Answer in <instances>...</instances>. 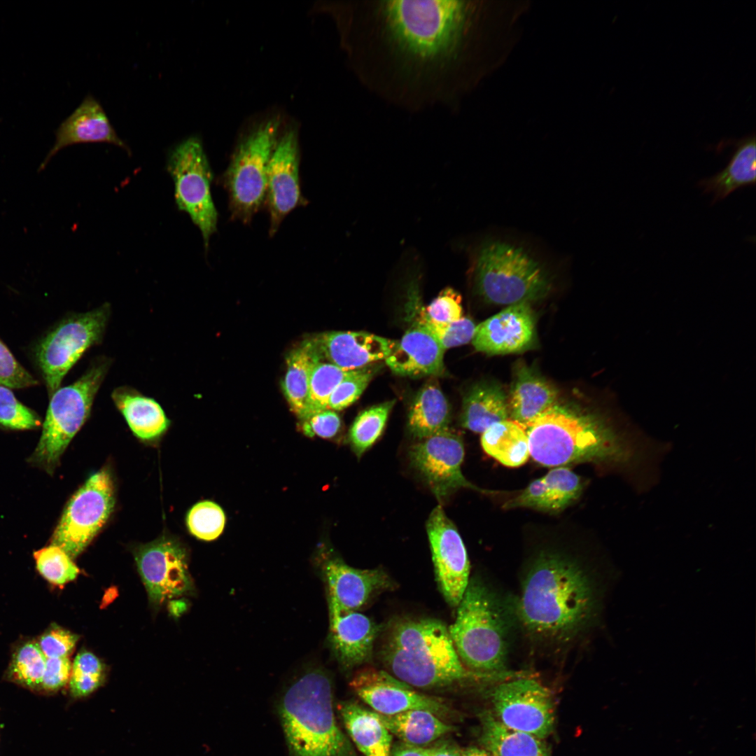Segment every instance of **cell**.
<instances>
[{
    "instance_id": "7dc6e473",
    "label": "cell",
    "mask_w": 756,
    "mask_h": 756,
    "mask_svg": "<svg viewBox=\"0 0 756 756\" xmlns=\"http://www.w3.org/2000/svg\"><path fill=\"white\" fill-rule=\"evenodd\" d=\"M302 421V431L309 437L333 438L342 426L340 416L329 409L316 412Z\"/></svg>"
},
{
    "instance_id": "4fadbf2b",
    "label": "cell",
    "mask_w": 756,
    "mask_h": 756,
    "mask_svg": "<svg viewBox=\"0 0 756 756\" xmlns=\"http://www.w3.org/2000/svg\"><path fill=\"white\" fill-rule=\"evenodd\" d=\"M463 440L449 428L421 439L410 449L412 464L439 500L460 488L482 491L463 475Z\"/></svg>"
},
{
    "instance_id": "7402d4cb",
    "label": "cell",
    "mask_w": 756,
    "mask_h": 756,
    "mask_svg": "<svg viewBox=\"0 0 756 756\" xmlns=\"http://www.w3.org/2000/svg\"><path fill=\"white\" fill-rule=\"evenodd\" d=\"M328 601L329 640L337 661L345 668L365 664L372 657L379 627L365 615Z\"/></svg>"
},
{
    "instance_id": "60d3db41",
    "label": "cell",
    "mask_w": 756,
    "mask_h": 756,
    "mask_svg": "<svg viewBox=\"0 0 756 756\" xmlns=\"http://www.w3.org/2000/svg\"><path fill=\"white\" fill-rule=\"evenodd\" d=\"M40 418L20 402L13 391L0 385V425L15 430L32 429L40 425Z\"/></svg>"
},
{
    "instance_id": "f907efd6",
    "label": "cell",
    "mask_w": 756,
    "mask_h": 756,
    "mask_svg": "<svg viewBox=\"0 0 756 756\" xmlns=\"http://www.w3.org/2000/svg\"><path fill=\"white\" fill-rule=\"evenodd\" d=\"M104 676H82L71 674L70 690L75 696H87L93 692L102 684Z\"/></svg>"
},
{
    "instance_id": "ffe728a7",
    "label": "cell",
    "mask_w": 756,
    "mask_h": 756,
    "mask_svg": "<svg viewBox=\"0 0 756 756\" xmlns=\"http://www.w3.org/2000/svg\"><path fill=\"white\" fill-rule=\"evenodd\" d=\"M88 143L113 144L131 154L130 146L118 136L100 103L91 94L87 95L80 105L55 131V141L38 167L45 169L51 159L65 147Z\"/></svg>"
},
{
    "instance_id": "d590c367",
    "label": "cell",
    "mask_w": 756,
    "mask_h": 756,
    "mask_svg": "<svg viewBox=\"0 0 756 756\" xmlns=\"http://www.w3.org/2000/svg\"><path fill=\"white\" fill-rule=\"evenodd\" d=\"M39 573L49 582L62 586L74 580L79 569L59 547L51 544L34 553Z\"/></svg>"
},
{
    "instance_id": "d4e9b609",
    "label": "cell",
    "mask_w": 756,
    "mask_h": 756,
    "mask_svg": "<svg viewBox=\"0 0 756 756\" xmlns=\"http://www.w3.org/2000/svg\"><path fill=\"white\" fill-rule=\"evenodd\" d=\"M111 396L136 437L143 440H151L160 437L168 430L170 420L154 398L126 385L115 388Z\"/></svg>"
},
{
    "instance_id": "f6af8a7d",
    "label": "cell",
    "mask_w": 756,
    "mask_h": 756,
    "mask_svg": "<svg viewBox=\"0 0 756 756\" xmlns=\"http://www.w3.org/2000/svg\"><path fill=\"white\" fill-rule=\"evenodd\" d=\"M78 639L76 634L55 626L43 634L37 643L46 659L68 657Z\"/></svg>"
},
{
    "instance_id": "e0dca14e",
    "label": "cell",
    "mask_w": 756,
    "mask_h": 756,
    "mask_svg": "<svg viewBox=\"0 0 756 756\" xmlns=\"http://www.w3.org/2000/svg\"><path fill=\"white\" fill-rule=\"evenodd\" d=\"M270 216V235L284 218L303 204L299 178V150L295 131L286 132L272 154L267 178L266 198Z\"/></svg>"
},
{
    "instance_id": "83f0119b",
    "label": "cell",
    "mask_w": 756,
    "mask_h": 756,
    "mask_svg": "<svg viewBox=\"0 0 756 756\" xmlns=\"http://www.w3.org/2000/svg\"><path fill=\"white\" fill-rule=\"evenodd\" d=\"M755 136L748 135L736 141L735 150L724 170L698 182L704 193L713 195V204L737 189L755 184Z\"/></svg>"
},
{
    "instance_id": "7c38bea8",
    "label": "cell",
    "mask_w": 756,
    "mask_h": 756,
    "mask_svg": "<svg viewBox=\"0 0 756 756\" xmlns=\"http://www.w3.org/2000/svg\"><path fill=\"white\" fill-rule=\"evenodd\" d=\"M493 715L505 727L545 739L554 729L555 706L550 690L536 680L515 678L491 693Z\"/></svg>"
},
{
    "instance_id": "484cf974",
    "label": "cell",
    "mask_w": 756,
    "mask_h": 756,
    "mask_svg": "<svg viewBox=\"0 0 756 756\" xmlns=\"http://www.w3.org/2000/svg\"><path fill=\"white\" fill-rule=\"evenodd\" d=\"M337 710L352 741L364 756H391L392 735L374 711L345 701Z\"/></svg>"
},
{
    "instance_id": "52a82bcc",
    "label": "cell",
    "mask_w": 756,
    "mask_h": 756,
    "mask_svg": "<svg viewBox=\"0 0 756 756\" xmlns=\"http://www.w3.org/2000/svg\"><path fill=\"white\" fill-rule=\"evenodd\" d=\"M112 365L99 356L74 383L59 387L50 396L41 438L31 459L51 470L70 441L89 418L95 397Z\"/></svg>"
},
{
    "instance_id": "ee69618b",
    "label": "cell",
    "mask_w": 756,
    "mask_h": 756,
    "mask_svg": "<svg viewBox=\"0 0 756 756\" xmlns=\"http://www.w3.org/2000/svg\"><path fill=\"white\" fill-rule=\"evenodd\" d=\"M37 384V380L0 340V385L9 388H23Z\"/></svg>"
},
{
    "instance_id": "3957f363",
    "label": "cell",
    "mask_w": 756,
    "mask_h": 756,
    "mask_svg": "<svg viewBox=\"0 0 756 756\" xmlns=\"http://www.w3.org/2000/svg\"><path fill=\"white\" fill-rule=\"evenodd\" d=\"M380 656L391 675L412 687L440 689L490 678L463 665L448 628L433 618L399 617L390 622Z\"/></svg>"
},
{
    "instance_id": "2e32d148",
    "label": "cell",
    "mask_w": 756,
    "mask_h": 756,
    "mask_svg": "<svg viewBox=\"0 0 756 756\" xmlns=\"http://www.w3.org/2000/svg\"><path fill=\"white\" fill-rule=\"evenodd\" d=\"M140 575L151 602L160 604L192 588L185 549L179 542L161 538L135 552Z\"/></svg>"
},
{
    "instance_id": "816d5d0a",
    "label": "cell",
    "mask_w": 756,
    "mask_h": 756,
    "mask_svg": "<svg viewBox=\"0 0 756 756\" xmlns=\"http://www.w3.org/2000/svg\"><path fill=\"white\" fill-rule=\"evenodd\" d=\"M391 756H430V753L428 748L400 742L393 746Z\"/></svg>"
},
{
    "instance_id": "8fae6325",
    "label": "cell",
    "mask_w": 756,
    "mask_h": 756,
    "mask_svg": "<svg viewBox=\"0 0 756 756\" xmlns=\"http://www.w3.org/2000/svg\"><path fill=\"white\" fill-rule=\"evenodd\" d=\"M115 501L109 471L103 469L91 475L69 500L51 544L71 559L78 556L106 523Z\"/></svg>"
},
{
    "instance_id": "8d00e7d4",
    "label": "cell",
    "mask_w": 756,
    "mask_h": 756,
    "mask_svg": "<svg viewBox=\"0 0 756 756\" xmlns=\"http://www.w3.org/2000/svg\"><path fill=\"white\" fill-rule=\"evenodd\" d=\"M46 657L37 643L28 642L14 653L10 673L17 682L31 688H41Z\"/></svg>"
},
{
    "instance_id": "30bf717a",
    "label": "cell",
    "mask_w": 756,
    "mask_h": 756,
    "mask_svg": "<svg viewBox=\"0 0 756 756\" xmlns=\"http://www.w3.org/2000/svg\"><path fill=\"white\" fill-rule=\"evenodd\" d=\"M166 169L174 181L177 208L198 227L206 251L217 229L218 213L211 193L212 171L200 139L191 136L174 146Z\"/></svg>"
},
{
    "instance_id": "6da1fadb",
    "label": "cell",
    "mask_w": 756,
    "mask_h": 756,
    "mask_svg": "<svg viewBox=\"0 0 756 756\" xmlns=\"http://www.w3.org/2000/svg\"><path fill=\"white\" fill-rule=\"evenodd\" d=\"M471 10L454 0L354 1L350 51L358 80L407 109L452 103Z\"/></svg>"
},
{
    "instance_id": "b9f144b4",
    "label": "cell",
    "mask_w": 756,
    "mask_h": 756,
    "mask_svg": "<svg viewBox=\"0 0 756 756\" xmlns=\"http://www.w3.org/2000/svg\"><path fill=\"white\" fill-rule=\"evenodd\" d=\"M416 321L433 335L444 351L471 341L476 327L467 317L454 322L440 323L418 316Z\"/></svg>"
},
{
    "instance_id": "f546056e",
    "label": "cell",
    "mask_w": 756,
    "mask_h": 756,
    "mask_svg": "<svg viewBox=\"0 0 756 756\" xmlns=\"http://www.w3.org/2000/svg\"><path fill=\"white\" fill-rule=\"evenodd\" d=\"M449 404L437 382H429L416 393L408 414L410 433L421 440L449 428Z\"/></svg>"
},
{
    "instance_id": "5bb4252c",
    "label": "cell",
    "mask_w": 756,
    "mask_h": 756,
    "mask_svg": "<svg viewBox=\"0 0 756 756\" xmlns=\"http://www.w3.org/2000/svg\"><path fill=\"white\" fill-rule=\"evenodd\" d=\"M426 531L439 588L448 604L458 607L470 582V563L464 543L441 505L432 510Z\"/></svg>"
},
{
    "instance_id": "7a4b0ae2",
    "label": "cell",
    "mask_w": 756,
    "mask_h": 756,
    "mask_svg": "<svg viewBox=\"0 0 756 756\" xmlns=\"http://www.w3.org/2000/svg\"><path fill=\"white\" fill-rule=\"evenodd\" d=\"M597 601L595 581L580 563L560 553L543 552L523 580L517 613L533 636L563 643L587 627Z\"/></svg>"
},
{
    "instance_id": "d6a6232c",
    "label": "cell",
    "mask_w": 756,
    "mask_h": 756,
    "mask_svg": "<svg viewBox=\"0 0 756 756\" xmlns=\"http://www.w3.org/2000/svg\"><path fill=\"white\" fill-rule=\"evenodd\" d=\"M318 361L310 340L304 341L287 357L282 388L292 412L302 420L307 410L312 370Z\"/></svg>"
},
{
    "instance_id": "9c48e42d",
    "label": "cell",
    "mask_w": 756,
    "mask_h": 756,
    "mask_svg": "<svg viewBox=\"0 0 756 756\" xmlns=\"http://www.w3.org/2000/svg\"><path fill=\"white\" fill-rule=\"evenodd\" d=\"M111 314L104 302L92 310L73 314L60 321L41 342L36 360L50 396L90 348L103 341Z\"/></svg>"
},
{
    "instance_id": "f1b7e54d",
    "label": "cell",
    "mask_w": 756,
    "mask_h": 756,
    "mask_svg": "<svg viewBox=\"0 0 756 756\" xmlns=\"http://www.w3.org/2000/svg\"><path fill=\"white\" fill-rule=\"evenodd\" d=\"M479 719L481 743L492 756H551L544 739L505 727L491 712H482Z\"/></svg>"
},
{
    "instance_id": "1f68e13d",
    "label": "cell",
    "mask_w": 756,
    "mask_h": 756,
    "mask_svg": "<svg viewBox=\"0 0 756 756\" xmlns=\"http://www.w3.org/2000/svg\"><path fill=\"white\" fill-rule=\"evenodd\" d=\"M481 444L488 455L507 467H519L530 456L525 427L512 419L489 427L482 433Z\"/></svg>"
},
{
    "instance_id": "836d02e7",
    "label": "cell",
    "mask_w": 756,
    "mask_h": 756,
    "mask_svg": "<svg viewBox=\"0 0 756 756\" xmlns=\"http://www.w3.org/2000/svg\"><path fill=\"white\" fill-rule=\"evenodd\" d=\"M395 402L392 400L372 406L355 419L349 430V440L358 457L379 438Z\"/></svg>"
},
{
    "instance_id": "277c9868",
    "label": "cell",
    "mask_w": 756,
    "mask_h": 756,
    "mask_svg": "<svg viewBox=\"0 0 756 756\" xmlns=\"http://www.w3.org/2000/svg\"><path fill=\"white\" fill-rule=\"evenodd\" d=\"M277 713L288 756H356L336 721L332 685L323 671L312 669L293 681Z\"/></svg>"
},
{
    "instance_id": "7bdbcfd3",
    "label": "cell",
    "mask_w": 756,
    "mask_h": 756,
    "mask_svg": "<svg viewBox=\"0 0 756 756\" xmlns=\"http://www.w3.org/2000/svg\"><path fill=\"white\" fill-rule=\"evenodd\" d=\"M419 316L434 323H451L463 318L461 297L451 288H446L426 307H421Z\"/></svg>"
},
{
    "instance_id": "ab89813d",
    "label": "cell",
    "mask_w": 756,
    "mask_h": 756,
    "mask_svg": "<svg viewBox=\"0 0 756 756\" xmlns=\"http://www.w3.org/2000/svg\"><path fill=\"white\" fill-rule=\"evenodd\" d=\"M375 370L368 365L352 370L332 392L328 408L342 410L355 402L372 379Z\"/></svg>"
},
{
    "instance_id": "4dcf8cb0",
    "label": "cell",
    "mask_w": 756,
    "mask_h": 756,
    "mask_svg": "<svg viewBox=\"0 0 756 756\" xmlns=\"http://www.w3.org/2000/svg\"><path fill=\"white\" fill-rule=\"evenodd\" d=\"M376 713L391 734L412 746L424 747L454 729L428 710H412L394 715Z\"/></svg>"
},
{
    "instance_id": "44dd1931",
    "label": "cell",
    "mask_w": 756,
    "mask_h": 756,
    "mask_svg": "<svg viewBox=\"0 0 756 756\" xmlns=\"http://www.w3.org/2000/svg\"><path fill=\"white\" fill-rule=\"evenodd\" d=\"M328 599L343 609L356 611L376 594L392 589L393 582L382 569H358L332 557L323 565Z\"/></svg>"
},
{
    "instance_id": "8992f818",
    "label": "cell",
    "mask_w": 756,
    "mask_h": 756,
    "mask_svg": "<svg viewBox=\"0 0 756 756\" xmlns=\"http://www.w3.org/2000/svg\"><path fill=\"white\" fill-rule=\"evenodd\" d=\"M473 277L477 293L496 304L538 300L551 286L538 261L522 247L498 240L487 241L478 249Z\"/></svg>"
},
{
    "instance_id": "e575fe53",
    "label": "cell",
    "mask_w": 756,
    "mask_h": 756,
    "mask_svg": "<svg viewBox=\"0 0 756 756\" xmlns=\"http://www.w3.org/2000/svg\"><path fill=\"white\" fill-rule=\"evenodd\" d=\"M351 371L324 361L316 363L310 375L307 410L302 420L328 409V400L332 392Z\"/></svg>"
},
{
    "instance_id": "74e56055",
    "label": "cell",
    "mask_w": 756,
    "mask_h": 756,
    "mask_svg": "<svg viewBox=\"0 0 756 756\" xmlns=\"http://www.w3.org/2000/svg\"><path fill=\"white\" fill-rule=\"evenodd\" d=\"M542 479L547 488L551 511L565 508L581 493L582 486L580 477L566 466L552 469Z\"/></svg>"
},
{
    "instance_id": "d6986e66",
    "label": "cell",
    "mask_w": 756,
    "mask_h": 756,
    "mask_svg": "<svg viewBox=\"0 0 756 756\" xmlns=\"http://www.w3.org/2000/svg\"><path fill=\"white\" fill-rule=\"evenodd\" d=\"M310 340L319 361L345 370L360 369L385 360L396 343L395 340L362 331L327 332Z\"/></svg>"
},
{
    "instance_id": "cb8c5ba5",
    "label": "cell",
    "mask_w": 756,
    "mask_h": 756,
    "mask_svg": "<svg viewBox=\"0 0 756 756\" xmlns=\"http://www.w3.org/2000/svg\"><path fill=\"white\" fill-rule=\"evenodd\" d=\"M555 387L531 367L522 364L515 370L508 402L512 420L526 425L556 403Z\"/></svg>"
},
{
    "instance_id": "ac0fdd59",
    "label": "cell",
    "mask_w": 756,
    "mask_h": 756,
    "mask_svg": "<svg viewBox=\"0 0 756 756\" xmlns=\"http://www.w3.org/2000/svg\"><path fill=\"white\" fill-rule=\"evenodd\" d=\"M535 318L528 302L509 305L475 327V349L491 355L514 354L531 349L536 342Z\"/></svg>"
},
{
    "instance_id": "681fc988",
    "label": "cell",
    "mask_w": 756,
    "mask_h": 756,
    "mask_svg": "<svg viewBox=\"0 0 756 756\" xmlns=\"http://www.w3.org/2000/svg\"><path fill=\"white\" fill-rule=\"evenodd\" d=\"M104 666L100 659L90 652L82 650L76 657L71 674L104 676Z\"/></svg>"
},
{
    "instance_id": "db71d44e",
    "label": "cell",
    "mask_w": 756,
    "mask_h": 756,
    "mask_svg": "<svg viewBox=\"0 0 756 756\" xmlns=\"http://www.w3.org/2000/svg\"><path fill=\"white\" fill-rule=\"evenodd\" d=\"M461 756H492L485 749H481L475 747H470L463 750H460Z\"/></svg>"
},
{
    "instance_id": "f5cc1de1",
    "label": "cell",
    "mask_w": 756,
    "mask_h": 756,
    "mask_svg": "<svg viewBox=\"0 0 756 756\" xmlns=\"http://www.w3.org/2000/svg\"><path fill=\"white\" fill-rule=\"evenodd\" d=\"M430 756H461L460 750L448 743H441L428 748Z\"/></svg>"
},
{
    "instance_id": "5b68a950",
    "label": "cell",
    "mask_w": 756,
    "mask_h": 756,
    "mask_svg": "<svg viewBox=\"0 0 756 756\" xmlns=\"http://www.w3.org/2000/svg\"><path fill=\"white\" fill-rule=\"evenodd\" d=\"M457 608L448 631L461 661L474 673L499 677L506 667L509 626L498 598L472 580Z\"/></svg>"
},
{
    "instance_id": "f35d334b",
    "label": "cell",
    "mask_w": 756,
    "mask_h": 756,
    "mask_svg": "<svg viewBox=\"0 0 756 756\" xmlns=\"http://www.w3.org/2000/svg\"><path fill=\"white\" fill-rule=\"evenodd\" d=\"M186 522L193 536L209 541L217 538L222 533L225 517L219 505L206 500L197 503L190 509Z\"/></svg>"
},
{
    "instance_id": "ba28073f",
    "label": "cell",
    "mask_w": 756,
    "mask_h": 756,
    "mask_svg": "<svg viewBox=\"0 0 756 756\" xmlns=\"http://www.w3.org/2000/svg\"><path fill=\"white\" fill-rule=\"evenodd\" d=\"M279 122L270 120L237 145L223 181L232 216L250 221L266 198L269 162L279 140Z\"/></svg>"
},
{
    "instance_id": "4316f807",
    "label": "cell",
    "mask_w": 756,
    "mask_h": 756,
    "mask_svg": "<svg viewBox=\"0 0 756 756\" xmlns=\"http://www.w3.org/2000/svg\"><path fill=\"white\" fill-rule=\"evenodd\" d=\"M506 394L498 384L482 382L472 386L463 398L460 416L461 426L482 433L493 424L508 419Z\"/></svg>"
},
{
    "instance_id": "9a60e30c",
    "label": "cell",
    "mask_w": 756,
    "mask_h": 756,
    "mask_svg": "<svg viewBox=\"0 0 756 756\" xmlns=\"http://www.w3.org/2000/svg\"><path fill=\"white\" fill-rule=\"evenodd\" d=\"M349 685L355 694L377 713L394 715L424 710L441 719L452 713L441 699L421 694L384 671L371 667L360 668Z\"/></svg>"
},
{
    "instance_id": "603a6c76",
    "label": "cell",
    "mask_w": 756,
    "mask_h": 756,
    "mask_svg": "<svg viewBox=\"0 0 756 756\" xmlns=\"http://www.w3.org/2000/svg\"><path fill=\"white\" fill-rule=\"evenodd\" d=\"M444 352L438 341L415 321L396 343L385 359L396 374L411 377L441 376L444 372Z\"/></svg>"
},
{
    "instance_id": "bcb514c9",
    "label": "cell",
    "mask_w": 756,
    "mask_h": 756,
    "mask_svg": "<svg viewBox=\"0 0 756 756\" xmlns=\"http://www.w3.org/2000/svg\"><path fill=\"white\" fill-rule=\"evenodd\" d=\"M503 507L505 509L528 507L551 511L547 488L542 477L531 482L518 496L507 501Z\"/></svg>"
},
{
    "instance_id": "c3c4849f",
    "label": "cell",
    "mask_w": 756,
    "mask_h": 756,
    "mask_svg": "<svg viewBox=\"0 0 756 756\" xmlns=\"http://www.w3.org/2000/svg\"><path fill=\"white\" fill-rule=\"evenodd\" d=\"M71 664L68 657L46 659L41 688L56 690L70 679Z\"/></svg>"
}]
</instances>
